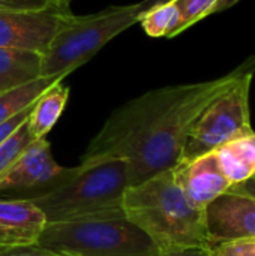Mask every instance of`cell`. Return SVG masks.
<instances>
[{
	"label": "cell",
	"mask_w": 255,
	"mask_h": 256,
	"mask_svg": "<svg viewBox=\"0 0 255 256\" xmlns=\"http://www.w3.org/2000/svg\"><path fill=\"white\" fill-rule=\"evenodd\" d=\"M138 22L150 38H174L179 26V10L174 2L161 3L141 12Z\"/></svg>",
	"instance_id": "2e32d148"
},
{
	"label": "cell",
	"mask_w": 255,
	"mask_h": 256,
	"mask_svg": "<svg viewBox=\"0 0 255 256\" xmlns=\"http://www.w3.org/2000/svg\"><path fill=\"white\" fill-rule=\"evenodd\" d=\"M240 0H218L215 8H213V14H218V12H224L227 9H230L231 6H234L236 3H239ZM212 14V15H213Z\"/></svg>",
	"instance_id": "d4e9b609"
},
{
	"label": "cell",
	"mask_w": 255,
	"mask_h": 256,
	"mask_svg": "<svg viewBox=\"0 0 255 256\" xmlns=\"http://www.w3.org/2000/svg\"><path fill=\"white\" fill-rule=\"evenodd\" d=\"M72 15L65 8L42 10H2L0 48H21L44 54L59 32Z\"/></svg>",
	"instance_id": "ba28073f"
},
{
	"label": "cell",
	"mask_w": 255,
	"mask_h": 256,
	"mask_svg": "<svg viewBox=\"0 0 255 256\" xmlns=\"http://www.w3.org/2000/svg\"><path fill=\"white\" fill-rule=\"evenodd\" d=\"M62 76H39L35 81H30L24 86L11 88L0 93V123L8 122L21 111L30 108L38 98L50 88L57 81H62Z\"/></svg>",
	"instance_id": "9a60e30c"
},
{
	"label": "cell",
	"mask_w": 255,
	"mask_h": 256,
	"mask_svg": "<svg viewBox=\"0 0 255 256\" xmlns=\"http://www.w3.org/2000/svg\"><path fill=\"white\" fill-rule=\"evenodd\" d=\"M74 168L56 164L51 156L50 142L45 138L33 140L17 159L11 171L0 180V192H17L29 200L47 192L65 182Z\"/></svg>",
	"instance_id": "52a82bcc"
},
{
	"label": "cell",
	"mask_w": 255,
	"mask_h": 256,
	"mask_svg": "<svg viewBox=\"0 0 255 256\" xmlns=\"http://www.w3.org/2000/svg\"><path fill=\"white\" fill-rule=\"evenodd\" d=\"M33 140L35 138L32 136L29 124L26 122L0 146V180L11 171L17 159Z\"/></svg>",
	"instance_id": "e0dca14e"
},
{
	"label": "cell",
	"mask_w": 255,
	"mask_h": 256,
	"mask_svg": "<svg viewBox=\"0 0 255 256\" xmlns=\"http://www.w3.org/2000/svg\"><path fill=\"white\" fill-rule=\"evenodd\" d=\"M71 2H72V0H62V3H63L65 6H68V8H69V3H71Z\"/></svg>",
	"instance_id": "4316f807"
},
{
	"label": "cell",
	"mask_w": 255,
	"mask_h": 256,
	"mask_svg": "<svg viewBox=\"0 0 255 256\" xmlns=\"http://www.w3.org/2000/svg\"><path fill=\"white\" fill-rule=\"evenodd\" d=\"M33 106V105H32ZM32 106L30 108H27V110H24V111H21L20 114H17L15 117H12V118H9L8 122H3V123H0V146L23 124V123H26L27 120H29V116H30V111H32Z\"/></svg>",
	"instance_id": "44dd1931"
},
{
	"label": "cell",
	"mask_w": 255,
	"mask_h": 256,
	"mask_svg": "<svg viewBox=\"0 0 255 256\" xmlns=\"http://www.w3.org/2000/svg\"><path fill=\"white\" fill-rule=\"evenodd\" d=\"M173 172L188 201L200 210H206L212 201L231 188L215 152L189 162H180L173 168Z\"/></svg>",
	"instance_id": "30bf717a"
},
{
	"label": "cell",
	"mask_w": 255,
	"mask_h": 256,
	"mask_svg": "<svg viewBox=\"0 0 255 256\" xmlns=\"http://www.w3.org/2000/svg\"><path fill=\"white\" fill-rule=\"evenodd\" d=\"M212 256H255V240L228 242L210 248Z\"/></svg>",
	"instance_id": "ffe728a7"
},
{
	"label": "cell",
	"mask_w": 255,
	"mask_h": 256,
	"mask_svg": "<svg viewBox=\"0 0 255 256\" xmlns=\"http://www.w3.org/2000/svg\"><path fill=\"white\" fill-rule=\"evenodd\" d=\"M141 2L110 6L90 15H71L42 54L41 76L65 78L87 63L111 39L138 22Z\"/></svg>",
	"instance_id": "5b68a950"
},
{
	"label": "cell",
	"mask_w": 255,
	"mask_h": 256,
	"mask_svg": "<svg viewBox=\"0 0 255 256\" xmlns=\"http://www.w3.org/2000/svg\"><path fill=\"white\" fill-rule=\"evenodd\" d=\"M42 54L21 48H0V93L41 76Z\"/></svg>",
	"instance_id": "4fadbf2b"
},
{
	"label": "cell",
	"mask_w": 255,
	"mask_h": 256,
	"mask_svg": "<svg viewBox=\"0 0 255 256\" xmlns=\"http://www.w3.org/2000/svg\"><path fill=\"white\" fill-rule=\"evenodd\" d=\"M230 194L236 195H248V196H255V178H251L248 182H243L240 184H234L228 189Z\"/></svg>",
	"instance_id": "cb8c5ba5"
},
{
	"label": "cell",
	"mask_w": 255,
	"mask_h": 256,
	"mask_svg": "<svg viewBox=\"0 0 255 256\" xmlns=\"http://www.w3.org/2000/svg\"><path fill=\"white\" fill-rule=\"evenodd\" d=\"M159 256H212V254H210V248H188V249L161 254Z\"/></svg>",
	"instance_id": "603a6c76"
},
{
	"label": "cell",
	"mask_w": 255,
	"mask_h": 256,
	"mask_svg": "<svg viewBox=\"0 0 255 256\" xmlns=\"http://www.w3.org/2000/svg\"><path fill=\"white\" fill-rule=\"evenodd\" d=\"M0 256H56V254L48 252L38 244L35 246H20V248H8L0 249Z\"/></svg>",
	"instance_id": "7402d4cb"
},
{
	"label": "cell",
	"mask_w": 255,
	"mask_h": 256,
	"mask_svg": "<svg viewBox=\"0 0 255 256\" xmlns=\"http://www.w3.org/2000/svg\"><path fill=\"white\" fill-rule=\"evenodd\" d=\"M254 63L255 57H249L222 76L165 86L123 104L90 141L81 162L126 160L129 186L173 170L201 112Z\"/></svg>",
	"instance_id": "6da1fadb"
},
{
	"label": "cell",
	"mask_w": 255,
	"mask_h": 256,
	"mask_svg": "<svg viewBox=\"0 0 255 256\" xmlns=\"http://www.w3.org/2000/svg\"><path fill=\"white\" fill-rule=\"evenodd\" d=\"M125 216L153 242L161 254L209 248L206 213L194 207L174 178L173 170L162 171L125 190Z\"/></svg>",
	"instance_id": "7a4b0ae2"
},
{
	"label": "cell",
	"mask_w": 255,
	"mask_h": 256,
	"mask_svg": "<svg viewBox=\"0 0 255 256\" xmlns=\"http://www.w3.org/2000/svg\"><path fill=\"white\" fill-rule=\"evenodd\" d=\"M179 10V26L176 36L213 14V8L218 0H171Z\"/></svg>",
	"instance_id": "ac0fdd59"
},
{
	"label": "cell",
	"mask_w": 255,
	"mask_h": 256,
	"mask_svg": "<svg viewBox=\"0 0 255 256\" xmlns=\"http://www.w3.org/2000/svg\"><path fill=\"white\" fill-rule=\"evenodd\" d=\"M254 75L255 63L201 112L188 135L179 164L194 160L239 136L254 132L249 108Z\"/></svg>",
	"instance_id": "8992f818"
},
{
	"label": "cell",
	"mask_w": 255,
	"mask_h": 256,
	"mask_svg": "<svg viewBox=\"0 0 255 256\" xmlns=\"http://www.w3.org/2000/svg\"><path fill=\"white\" fill-rule=\"evenodd\" d=\"M56 256H60V255H56Z\"/></svg>",
	"instance_id": "83f0119b"
},
{
	"label": "cell",
	"mask_w": 255,
	"mask_h": 256,
	"mask_svg": "<svg viewBox=\"0 0 255 256\" xmlns=\"http://www.w3.org/2000/svg\"><path fill=\"white\" fill-rule=\"evenodd\" d=\"M215 153L231 186L255 178V132L221 146Z\"/></svg>",
	"instance_id": "7c38bea8"
},
{
	"label": "cell",
	"mask_w": 255,
	"mask_h": 256,
	"mask_svg": "<svg viewBox=\"0 0 255 256\" xmlns=\"http://www.w3.org/2000/svg\"><path fill=\"white\" fill-rule=\"evenodd\" d=\"M204 213L209 248L237 240H255V196L227 192L212 201Z\"/></svg>",
	"instance_id": "9c48e42d"
},
{
	"label": "cell",
	"mask_w": 255,
	"mask_h": 256,
	"mask_svg": "<svg viewBox=\"0 0 255 256\" xmlns=\"http://www.w3.org/2000/svg\"><path fill=\"white\" fill-rule=\"evenodd\" d=\"M45 225V216L29 200H0V249L35 246Z\"/></svg>",
	"instance_id": "8fae6325"
},
{
	"label": "cell",
	"mask_w": 255,
	"mask_h": 256,
	"mask_svg": "<svg viewBox=\"0 0 255 256\" xmlns=\"http://www.w3.org/2000/svg\"><path fill=\"white\" fill-rule=\"evenodd\" d=\"M128 188L126 160L81 162L65 182L29 201L42 212L47 224L68 222L123 212L122 202Z\"/></svg>",
	"instance_id": "3957f363"
},
{
	"label": "cell",
	"mask_w": 255,
	"mask_h": 256,
	"mask_svg": "<svg viewBox=\"0 0 255 256\" xmlns=\"http://www.w3.org/2000/svg\"><path fill=\"white\" fill-rule=\"evenodd\" d=\"M39 248L60 256H159L153 242L123 212L47 224Z\"/></svg>",
	"instance_id": "277c9868"
},
{
	"label": "cell",
	"mask_w": 255,
	"mask_h": 256,
	"mask_svg": "<svg viewBox=\"0 0 255 256\" xmlns=\"http://www.w3.org/2000/svg\"><path fill=\"white\" fill-rule=\"evenodd\" d=\"M68 99L69 87L63 84V80L53 84L38 98L27 120L30 134L35 140L45 138V135L54 128L66 106Z\"/></svg>",
	"instance_id": "5bb4252c"
},
{
	"label": "cell",
	"mask_w": 255,
	"mask_h": 256,
	"mask_svg": "<svg viewBox=\"0 0 255 256\" xmlns=\"http://www.w3.org/2000/svg\"><path fill=\"white\" fill-rule=\"evenodd\" d=\"M50 8H65L62 0H0L2 10H42Z\"/></svg>",
	"instance_id": "d6986e66"
},
{
	"label": "cell",
	"mask_w": 255,
	"mask_h": 256,
	"mask_svg": "<svg viewBox=\"0 0 255 256\" xmlns=\"http://www.w3.org/2000/svg\"><path fill=\"white\" fill-rule=\"evenodd\" d=\"M167 2H171V0H143L141 2V12L147 10L152 6H156V4H161V3H167Z\"/></svg>",
	"instance_id": "484cf974"
}]
</instances>
